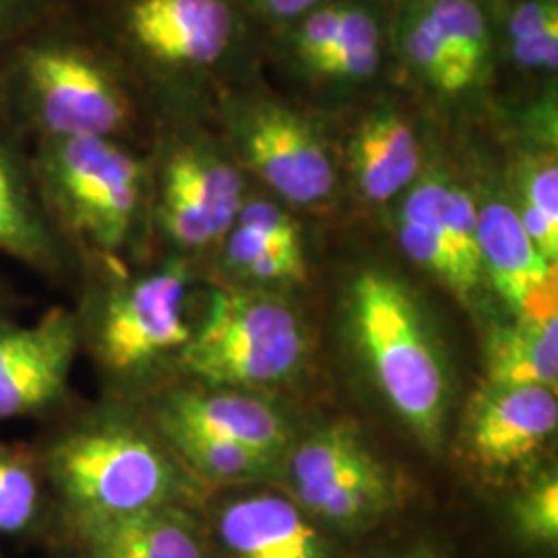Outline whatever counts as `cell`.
<instances>
[{
    "label": "cell",
    "mask_w": 558,
    "mask_h": 558,
    "mask_svg": "<svg viewBox=\"0 0 558 558\" xmlns=\"http://www.w3.org/2000/svg\"><path fill=\"white\" fill-rule=\"evenodd\" d=\"M38 449L52 502L48 538L66 527L122 518L201 495V482L180 461L140 403L110 399L77 403L44 424ZM46 538V539H48Z\"/></svg>",
    "instance_id": "1"
},
{
    "label": "cell",
    "mask_w": 558,
    "mask_h": 558,
    "mask_svg": "<svg viewBox=\"0 0 558 558\" xmlns=\"http://www.w3.org/2000/svg\"><path fill=\"white\" fill-rule=\"evenodd\" d=\"M0 101L29 145L73 137L122 141L140 120L122 64L64 2L0 57Z\"/></svg>",
    "instance_id": "2"
},
{
    "label": "cell",
    "mask_w": 558,
    "mask_h": 558,
    "mask_svg": "<svg viewBox=\"0 0 558 558\" xmlns=\"http://www.w3.org/2000/svg\"><path fill=\"white\" fill-rule=\"evenodd\" d=\"M193 279V263L179 255L137 276H126L120 265H83L73 308L81 352L114 399L141 403L160 389L163 375H179L180 354L195 329L189 319Z\"/></svg>",
    "instance_id": "3"
},
{
    "label": "cell",
    "mask_w": 558,
    "mask_h": 558,
    "mask_svg": "<svg viewBox=\"0 0 558 558\" xmlns=\"http://www.w3.org/2000/svg\"><path fill=\"white\" fill-rule=\"evenodd\" d=\"M32 161L44 207L81 269L120 265L151 226V163L104 137L40 141Z\"/></svg>",
    "instance_id": "4"
},
{
    "label": "cell",
    "mask_w": 558,
    "mask_h": 558,
    "mask_svg": "<svg viewBox=\"0 0 558 558\" xmlns=\"http://www.w3.org/2000/svg\"><path fill=\"white\" fill-rule=\"evenodd\" d=\"M348 323L380 396L426 447L437 449L451 401L447 360L401 279L366 269L348 292Z\"/></svg>",
    "instance_id": "5"
},
{
    "label": "cell",
    "mask_w": 558,
    "mask_h": 558,
    "mask_svg": "<svg viewBox=\"0 0 558 558\" xmlns=\"http://www.w3.org/2000/svg\"><path fill=\"white\" fill-rule=\"evenodd\" d=\"M308 356L299 311L278 294L216 288L180 354V379L205 387H267L292 379Z\"/></svg>",
    "instance_id": "6"
},
{
    "label": "cell",
    "mask_w": 558,
    "mask_h": 558,
    "mask_svg": "<svg viewBox=\"0 0 558 558\" xmlns=\"http://www.w3.org/2000/svg\"><path fill=\"white\" fill-rule=\"evenodd\" d=\"M242 207L239 172L205 143L161 141L151 166V226L170 246L168 255L191 259L228 236Z\"/></svg>",
    "instance_id": "7"
},
{
    "label": "cell",
    "mask_w": 558,
    "mask_h": 558,
    "mask_svg": "<svg viewBox=\"0 0 558 558\" xmlns=\"http://www.w3.org/2000/svg\"><path fill=\"white\" fill-rule=\"evenodd\" d=\"M80 354L73 308L52 306L34 325L0 317V424H48L71 410L77 403L71 377Z\"/></svg>",
    "instance_id": "8"
},
{
    "label": "cell",
    "mask_w": 558,
    "mask_h": 558,
    "mask_svg": "<svg viewBox=\"0 0 558 558\" xmlns=\"http://www.w3.org/2000/svg\"><path fill=\"white\" fill-rule=\"evenodd\" d=\"M114 40L161 73H186L220 60L232 40L223 0H119Z\"/></svg>",
    "instance_id": "9"
},
{
    "label": "cell",
    "mask_w": 558,
    "mask_h": 558,
    "mask_svg": "<svg viewBox=\"0 0 558 558\" xmlns=\"http://www.w3.org/2000/svg\"><path fill=\"white\" fill-rule=\"evenodd\" d=\"M0 253L50 283H71L81 263L50 220L32 161V145L0 101Z\"/></svg>",
    "instance_id": "10"
},
{
    "label": "cell",
    "mask_w": 558,
    "mask_h": 558,
    "mask_svg": "<svg viewBox=\"0 0 558 558\" xmlns=\"http://www.w3.org/2000/svg\"><path fill=\"white\" fill-rule=\"evenodd\" d=\"M158 428H180L236 442L281 461L290 449V426L278 408L253 393L205 387L195 380L166 383L140 403Z\"/></svg>",
    "instance_id": "11"
},
{
    "label": "cell",
    "mask_w": 558,
    "mask_h": 558,
    "mask_svg": "<svg viewBox=\"0 0 558 558\" xmlns=\"http://www.w3.org/2000/svg\"><path fill=\"white\" fill-rule=\"evenodd\" d=\"M557 428V391L484 385L465 414L463 440L476 465L505 474L536 458Z\"/></svg>",
    "instance_id": "12"
},
{
    "label": "cell",
    "mask_w": 558,
    "mask_h": 558,
    "mask_svg": "<svg viewBox=\"0 0 558 558\" xmlns=\"http://www.w3.org/2000/svg\"><path fill=\"white\" fill-rule=\"evenodd\" d=\"M242 154L246 163L278 195L296 205L327 199L336 170L319 135L294 112L265 106L244 124Z\"/></svg>",
    "instance_id": "13"
},
{
    "label": "cell",
    "mask_w": 558,
    "mask_h": 558,
    "mask_svg": "<svg viewBox=\"0 0 558 558\" xmlns=\"http://www.w3.org/2000/svg\"><path fill=\"white\" fill-rule=\"evenodd\" d=\"M50 558H211L193 507L168 505L54 532Z\"/></svg>",
    "instance_id": "14"
},
{
    "label": "cell",
    "mask_w": 558,
    "mask_h": 558,
    "mask_svg": "<svg viewBox=\"0 0 558 558\" xmlns=\"http://www.w3.org/2000/svg\"><path fill=\"white\" fill-rule=\"evenodd\" d=\"M484 279L490 281L513 319H558L557 265L539 255L515 207L490 201L478 209Z\"/></svg>",
    "instance_id": "15"
},
{
    "label": "cell",
    "mask_w": 558,
    "mask_h": 558,
    "mask_svg": "<svg viewBox=\"0 0 558 558\" xmlns=\"http://www.w3.org/2000/svg\"><path fill=\"white\" fill-rule=\"evenodd\" d=\"M230 558H331L329 542L294 500L260 493L228 500L214 515Z\"/></svg>",
    "instance_id": "16"
},
{
    "label": "cell",
    "mask_w": 558,
    "mask_h": 558,
    "mask_svg": "<svg viewBox=\"0 0 558 558\" xmlns=\"http://www.w3.org/2000/svg\"><path fill=\"white\" fill-rule=\"evenodd\" d=\"M350 161L362 197L387 203L418 177V140L408 120L375 112L360 122L350 143Z\"/></svg>",
    "instance_id": "17"
},
{
    "label": "cell",
    "mask_w": 558,
    "mask_h": 558,
    "mask_svg": "<svg viewBox=\"0 0 558 558\" xmlns=\"http://www.w3.org/2000/svg\"><path fill=\"white\" fill-rule=\"evenodd\" d=\"M375 461L377 458L364 445L356 426L336 422L288 449L286 465L294 499L311 513Z\"/></svg>",
    "instance_id": "18"
},
{
    "label": "cell",
    "mask_w": 558,
    "mask_h": 558,
    "mask_svg": "<svg viewBox=\"0 0 558 558\" xmlns=\"http://www.w3.org/2000/svg\"><path fill=\"white\" fill-rule=\"evenodd\" d=\"M486 385L557 391L558 319L495 325L484 345Z\"/></svg>",
    "instance_id": "19"
},
{
    "label": "cell",
    "mask_w": 558,
    "mask_h": 558,
    "mask_svg": "<svg viewBox=\"0 0 558 558\" xmlns=\"http://www.w3.org/2000/svg\"><path fill=\"white\" fill-rule=\"evenodd\" d=\"M50 527L52 502L36 445L0 439V538L44 544Z\"/></svg>",
    "instance_id": "20"
},
{
    "label": "cell",
    "mask_w": 558,
    "mask_h": 558,
    "mask_svg": "<svg viewBox=\"0 0 558 558\" xmlns=\"http://www.w3.org/2000/svg\"><path fill=\"white\" fill-rule=\"evenodd\" d=\"M451 182L426 177L414 184L399 211L398 236L403 253L453 292V265L440 236V216Z\"/></svg>",
    "instance_id": "21"
},
{
    "label": "cell",
    "mask_w": 558,
    "mask_h": 558,
    "mask_svg": "<svg viewBox=\"0 0 558 558\" xmlns=\"http://www.w3.org/2000/svg\"><path fill=\"white\" fill-rule=\"evenodd\" d=\"M158 433L201 484L265 478L271 476L281 463L236 442L205 437L191 430L166 428Z\"/></svg>",
    "instance_id": "22"
},
{
    "label": "cell",
    "mask_w": 558,
    "mask_h": 558,
    "mask_svg": "<svg viewBox=\"0 0 558 558\" xmlns=\"http://www.w3.org/2000/svg\"><path fill=\"white\" fill-rule=\"evenodd\" d=\"M440 236L453 265V294L463 302L476 296L484 279L478 239V207L468 191L449 186L440 218Z\"/></svg>",
    "instance_id": "23"
},
{
    "label": "cell",
    "mask_w": 558,
    "mask_h": 558,
    "mask_svg": "<svg viewBox=\"0 0 558 558\" xmlns=\"http://www.w3.org/2000/svg\"><path fill=\"white\" fill-rule=\"evenodd\" d=\"M403 48L422 75L442 92L456 94L476 81L451 54L426 9L412 13L403 25Z\"/></svg>",
    "instance_id": "24"
},
{
    "label": "cell",
    "mask_w": 558,
    "mask_h": 558,
    "mask_svg": "<svg viewBox=\"0 0 558 558\" xmlns=\"http://www.w3.org/2000/svg\"><path fill=\"white\" fill-rule=\"evenodd\" d=\"M426 11L451 54L478 77L490 54V36L478 7L472 0H433Z\"/></svg>",
    "instance_id": "25"
},
{
    "label": "cell",
    "mask_w": 558,
    "mask_h": 558,
    "mask_svg": "<svg viewBox=\"0 0 558 558\" xmlns=\"http://www.w3.org/2000/svg\"><path fill=\"white\" fill-rule=\"evenodd\" d=\"M511 515L523 538L536 544H557L558 539V478L557 474H542L518 499L513 500Z\"/></svg>",
    "instance_id": "26"
},
{
    "label": "cell",
    "mask_w": 558,
    "mask_h": 558,
    "mask_svg": "<svg viewBox=\"0 0 558 558\" xmlns=\"http://www.w3.org/2000/svg\"><path fill=\"white\" fill-rule=\"evenodd\" d=\"M236 226L286 246H302V234L296 220L269 201L242 203Z\"/></svg>",
    "instance_id": "27"
},
{
    "label": "cell",
    "mask_w": 558,
    "mask_h": 558,
    "mask_svg": "<svg viewBox=\"0 0 558 558\" xmlns=\"http://www.w3.org/2000/svg\"><path fill=\"white\" fill-rule=\"evenodd\" d=\"M521 201L539 209L546 218L558 221V166L555 156H539L527 161L521 177Z\"/></svg>",
    "instance_id": "28"
},
{
    "label": "cell",
    "mask_w": 558,
    "mask_h": 558,
    "mask_svg": "<svg viewBox=\"0 0 558 558\" xmlns=\"http://www.w3.org/2000/svg\"><path fill=\"white\" fill-rule=\"evenodd\" d=\"M62 0H0V57L21 36L50 17Z\"/></svg>",
    "instance_id": "29"
},
{
    "label": "cell",
    "mask_w": 558,
    "mask_h": 558,
    "mask_svg": "<svg viewBox=\"0 0 558 558\" xmlns=\"http://www.w3.org/2000/svg\"><path fill=\"white\" fill-rule=\"evenodd\" d=\"M343 9L345 7L320 9L304 21V25L300 27L299 36H296V52L306 66H311L315 60L327 54L338 40Z\"/></svg>",
    "instance_id": "30"
},
{
    "label": "cell",
    "mask_w": 558,
    "mask_h": 558,
    "mask_svg": "<svg viewBox=\"0 0 558 558\" xmlns=\"http://www.w3.org/2000/svg\"><path fill=\"white\" fill-rule=\"evenodd\" d=\"M379 60V48L350 50L317 60L315 64H311V69L327 77H366L377 71Z\"/></svg>",
    "instance_id": "31"
},
{
    "label": "cell",
    "mask_w": 558,
    "mask_h": 558,
    "mask_svg": "<svg viewBox=\"0 0 558 558\" xmlns=\"http://www.w3.org/2000/svg\"><path fill=\"white\" fill-rule=\"evenodd\" d=\"M558 29V9L555 0H534L521 4L511 17V40H525L542 32Z\"/></svg>",
    "instance_id": "32"
},
{
    "label": "cell",
    "mask_w": 558,
    "mask_h": 558,
    "mask_svg": "<svg viewBox=\"0 0 558 558\" xmlns=\"http://www.w3.org/2000/svg\"><path fill=\"white\" fill-rule=\"evenodd\" d=\"M513 54L523 66L557 69L558 29H548L538 36L513 41Z\"/></svg>",
    "instance_id": "33"
},
{
    "label": "cell",
    "mask_w": 558,
    "mask_h": 558,
    "mask_svg": "<svg viewBox=\"0 0 558 558\" xmlns=\"http://www.w3.org/2000/svg\"><path fill=\"white\" fill-rule=\"evenodd\" d=\"M260 4L279 17H292L313 7L317 0H259Z\"/></svg>",
    "instance_id": "34"
},
{
    "label": "cell",
    "mask_w": 558,
    "mask_h": 558,
    "mask_svg": "<svg viewBox=\"0 0 558 558\" xmlns=\"http://www.w3.org/2000/svg\"><path fill=\"white\" fill-rule=\"evenodd\" d=\"M15 304H17L15 294H13L11 288L0 279V317H11Z\"/></svg>",
    "instance_id": "35"
},
{
    "label": "cell",
    "mask_w": 558,
    "mask_h": 558,
    "mask_svg": "<svg viewBox=\"0 0 558 558\" xmlns=\"http://www.w3.org/2000/svg\"><path fill=\"white\" fill-rule=\"evenodd\" d=\"M408 558H435V557H430V555H422V553H420V555H412V557H408Z\"/></svg>",
    "instance_id": "36"
},
{
    "label": "cell",
    "mask_w": 558,
    "mask_h": 558,
    "mask_svg": "<svg viewBox=\"0 0 558 558\" xmlns=\"http://www.w3.org/2000/svg\"><path fill=\"white\" fill-rule=\"evenodd\" d=\"M0 558H2V553H0Z\"/></svg>",
    "instance_id": "37"
},
{
    "label": "cell",
    "mask_w": 558,
    "mask_h": 558,
    "mask_svg": "<svg viewBox=\"0 0 558 558\" xmlns=\"http://www.w3.org/2000/svg\"><path fill=\"white\" fill-rule=\"evenodd\" d=\"M555 2H557V0H555Z\"/></svg>",
    "instance_id": "38"
}]
</instances>
